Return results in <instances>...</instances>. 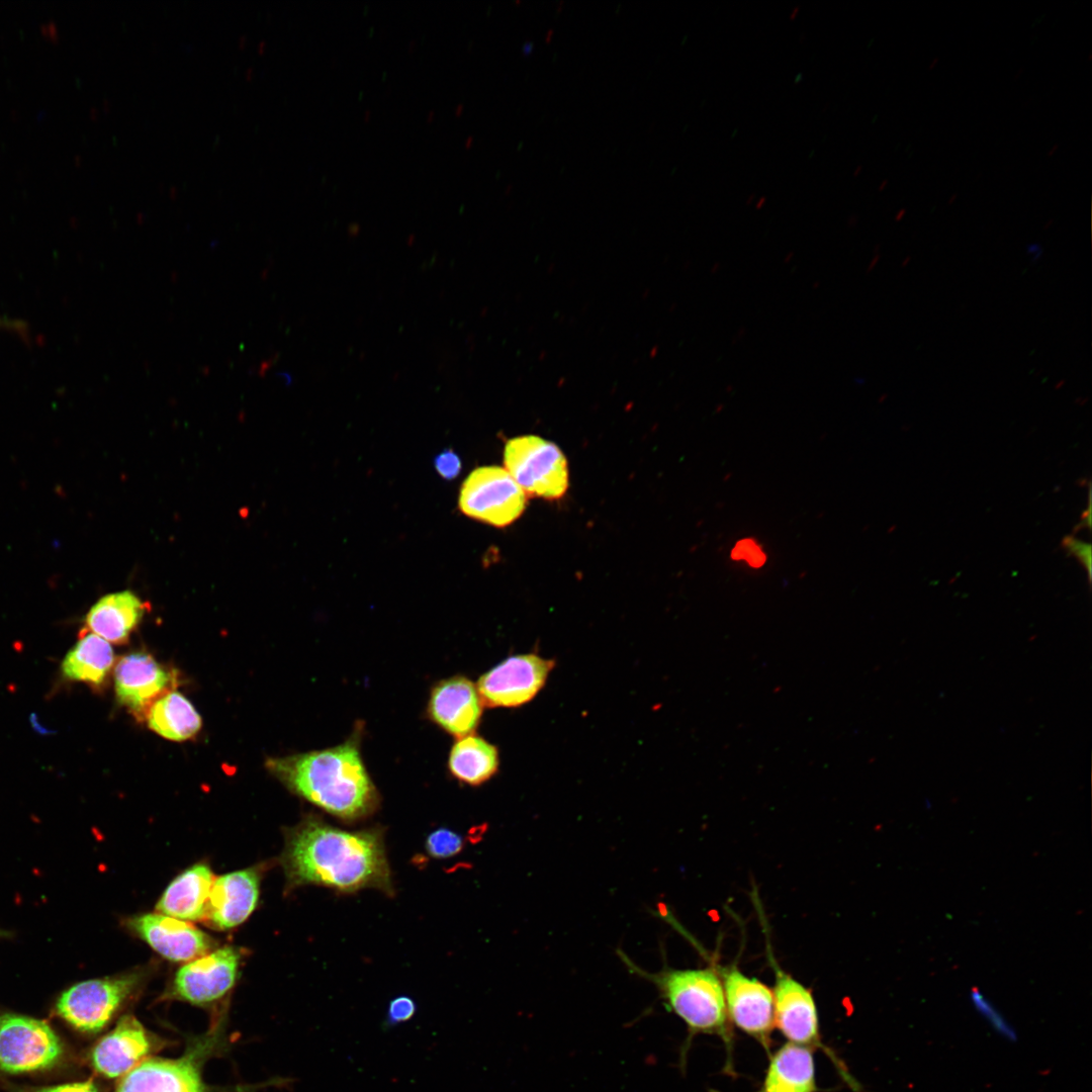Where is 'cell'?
Segmentation results:
<instances>
[{"label": "cell", "mask_w": 1092, "mask_h": 1092, "mask_svg": "<svg viewBox=\"0 0 1092 1092\" xmlns=\"http://www.w3.org/2000/svg\"><path fill=\"white\" fill-rule=\"evenodd\" d=\"M283 867L291 887L314 884L345 893L368 888L393 893L379 829L347 831L308 817L289 834Z\"/></svg>", "instance_id": "obj_1"}, {"label": "cell", "mask_w": 1092, "mask_h": 1092, "mask_svg": "<svg viewBox=\"0 0 1092 1092\" xmlns=\"http://www.w3.org/2000/svg\"><path fill=\"white\" fill-rule=\"evenodd\" d=\"M360 733L320 750L268 758L267 768L286 787L327 813L345 821L373 814L380 796L360 752Z\"/></svg>", "instance_id": "obj_2"}, {"label": "cell", "mask_w": 1092, "mask_h": 1092, "mask_svg": "<svg viewBox=\"0 0 1092 1092\" xmlns=\"http://www.w3.org/2000/svg\"><path fill=\"white\" fill-rule=\"evenodd\" d=\"M623 959L630 971L657 988L665 1007L686 1024L689 1035L681 1052V1062H685L692 1037L698 1034L719 1036L731 1054V1023L722 981L714 971L663 969L658 973H647L625 956Z\"/></svg>", "instance_id": "obj_3"}, {"label": "cell", "mask_w": 1092, "mask_h": 1092, "mask_svg": "<svg viewBox=\"0 0 1092 1092\" xmlns=\"http://www.w3.org/2000/svg\"><path fill=\"white\" fill-rule=\"evenodd\" d=\"M224 1023V1018H216L180 1057L146 1059L119 1079L114 1092H210L203 1068L226 1044Z\"/></svg>", "instance_id": "obj_4"}, {"label": "cell", "mask_w": 1092, "mask_h": 1092, "mask_svg": "<svg viewBox=\"0 0 1092 1092\" xmlns=\"http://www.w3.org/2000/svg\"><path fill=\"white\" fill-rule=\"evenodd\" d=\"M139 973L79 982L57 999L56 1014L85 1034H96L109 1024L142 984Z\"/></svg>", "instance_id": "obj_5"}, {"label": "cell", "mask_w": 1092, "mask_h": 1092, "mask_svg": "<svg viewBox=\"0 0 1092 1092\" xmlns=\"http://www.w3.org/2000/svg\"><path fill=\"white\" fill-rule=\"evenodd\" d=\"M65 1055L62 1039L48 1022L16 1013L0 1014V1071H49L59 1066Z\"/></svg>", "instance_id": "obj_6"}, {"label": "cell", "mask_w": 1092, "mask_h": 1092, "mask_svg": "<svg viewBox=\"0 0 1092 1092\" xmlns=\"http://www.w3.org/2000/svg\"><path fill=\"white\" fill-rule=\"evenodd\" d=\"M504 464L526 495L558 499L567 490L566 458L558 446L541 437L528 435L509 440Z\"/></svg>", "instance_id": "obj_7"}, {"label": "cell", "mask_w": 1092, "mask_h": 1092, "mask_svg": "<svg viewBox=\"0 0 1092 1092\" xmlns=\"http://www.w3.org/2000/svg\"><path fill=\"white\" fill-rule=\"evenodd\" d=\"M526 503V493L499 466L475 468L463 481L458 497L465 516L500 528L520 518Z\"/></svg>", "instance_id": "obj_8"}, {"label": "cell", "mask_w": 1092, "mask_h": 1092, "mask_svg": "<svg viewBox=\"0 0 1092 1092\" xmlns=\"http://www.w3.org/2000/svg\"><path fill=\"white\" fill-rule=\"evenodd\" d=\"M775 1003V1027L789 1040L809 1048L821 1049L840 1070L843 1078L856 1092L859 1084L839 1065L834 1054L822 1042L816 1003L811 991L790 975L778 972L772 990Z\"/></svg>", "instance_id": "obj_9"}, {"label": "cell", "mask_w": 1092, "mask_h": 1092, "mask_svg": "<svg viewBox=\"0 0 1092 1092\" xmlns=\"http://www.w3.org/2000/svg\"><path fill=\"white\" fill-rule=\"evenodd\" d=\"M553 667V660L534 653L513 655L483 673L476 687L484 706L515 708L534 699Z\"/></svg>", "instance_id": "obj_10"}, {"label": "cell", "mask_w": 1092, "mask_h": 1092, "mask_svg": "<svg viewBox=\"0 0 1092 1092\" xmlns=\"http://www.w3.org/2000/svg\"><path fill=\"white\" fill-rule=\"evenodd\" d=\"M163 1045L135 1016L125 1014L91 1048L88 1061L97 1075L120 1079Z\"/></svg>", "instance_id": "obj_11"}, {"label": "cell", "mask_w": 1092, "mask_h": 1092, "mask_svg": "<svg viewBox=\"0 0 1092 1092\" xmlns=\"http://www.w3.org/2000/svg\"><path fill=\"white\" fill-rule=\"evenodd\" d=\"M721 981L730 1023L769 1051L775 1028L772 990L737 969L725 971Z\"/></svg>", "instance_id": "obj_12"}, {"label": "cell", "mask_w": 1092, "mask_h": 1092, "mask_svg": "<svg viewBox=\"0 0 1092 1092\" xmlns=\"http://www.w3.org/2000/svg\"><path fill=\"white\" fill-rule=\"evenodd\" d=\"M239 964V953L230 946L197 958L178 970L167 996L199 1006L214 1003L234 987Z\"/></svg>", "instance_id": "obj_13"}, {"label": "cell", "mask_w": 1092, "mask_h": 1092, "mask_svg": "<svg viewBox=\"0 0 1092 1092\" xmlns=\"http://www.w3.org/2000/svg\"><path fill=\"white\" fill-rule=\"evenodd\" d=\"M173 671L146 652L122 656L114 668L118 702L138 718L146 717L153 704L176 685Z\"/></svg>", "instance_id": "obj_14"}, {"label": "cell", "mask_w": 1092, "mask_h": 1092, "mask_svg": "<svg viewBox=\"0 0 1092 1092\" xmlns=\"http://www.w3.org/2000/svg\"><path fill=\"white\" fill-rule=\"evenodd\" d=\"M482 707L477 687L459 674L432 687L426 714L446 733L461 738L475 731L481 719Z\"/></svg>", "instance_id": "obj_15"}, {"label": "cell", "mask_w": 1092, "mask_h": 1092, "mask_svg": "<svg viewBox=\"0 0 1092 1092\" xmlns=\"http://www.w3.org/2000/svg\"><path fill=\"white\" fill-rule=\"evenodd\" d=\"M129 927L158 953L173 962H189L206 954L213 941L190 923L164 914H144Z\"/></svg>", "instance_id": "obj_16"}, {"label": "cell", "mask_w": 1092, "mask_h": 1092, "mask_svg": "<svg viewBox=\"0 0 1092 1092\" xmlns=\"http://www.w3.org/2000/svg\"><path fill=\"white\" fill-rule=\"evenodd\" d=\"M258 897L259 879L254 870L220 876L211 887L206 919L219 929L233 928L249 917Z\"/></svg>", "instance_id": "obj_17"}, {"label": "cell", "mask_w": 1092, "mask_h": 1092, "mask_svg": "<svg viewBox=\"0 0 1092 1092\" xmlns=\"http://www.w3.org/2000/svg\"><path fill=\"white\" fill-rule=\"evenodd\" d=\"M148 604L134 593L123 590L99 599L85 617V625L93 634L109 643L128 641L145 615Z\"/></svg>", "instance_id": "obj_18"}, {"label": "cell", "mask_w": 1092, "mask_h": 1092, "mask_svg": "<svg viewBox=\"0 0 1092 1092\" xmlns=\"http://www.w3.org/2000/svg\"><path fill=\"white\" fill-rule=\"evenodd\" d=\"M213 881L207 866H193L172 881L156 908L161 914L180 920L206 919Z\"/></svg>", "instance_id": "obj_19"}, {"label": "cell", "mask_w": 1092, "mask_h": 1092, "mask_svg": "<svg viewBox=\"0 0 1092 1092\" xmlns=\"http://www.w3.org/2000/svg\"><path fill=\"white\" fill-rule=\"evenodd\" d=\"M816 1090L813 1050L787 1042L770 1056L762 1086L757 1092H816Z\"/></svg>", "instance_id": "obj_20"}, {"label": "cell", "mask_w": 1092, "mask_h": 1092, "mask_svg": "<svg viewBox=\"0 0 1092 1092\" xmlns=\"http://www.w3.org/2000/svg\"><path fill=\"white\" fill-rule=\"evenodd\" d=\"M498 763L497 748L482 737L470 734L454 742L447 766L459 783L480 786L496 774Z\"/></svg>", "instance_id": "obj_21"}, {"label": "cell", "mask_w": 1092, "mask_h": 1092, "mask_svg": "<svg viewBox=\"0 0 1092 1092\" xmlns=\"http://www.w3.org/2000/svg\"><path fill=\"white\" fill-rule=\"evenodd\" d=\"M114 663L110 643L93 633L83 634L62 662L64 676L71 680L100 686Z\"/></svg>", "instance_id": "obj_22"}, {"label": "cell", "mask_w": 1092, "mask_h": 1092, "mask_svg": "<svg viewBox=\"0 0 1092 1092\" xmlns=\"http://www.w3.org/2000/svg\"><path fill=\"white\" fill-rule=\"evenodd\" d=\"M148 726L172 741H185L201 729L202 720L191 702L171 691L156 701L146 716Z\"/></svg>", "instance_id": "obj_23"}, {"label": "cell", "mask_w": 1092, "mask_h": 1092, "mask_svg": "<svg viewBox=\"0 0 1092 1092\" xmlns=\"http://www.w3.org/2000/svg\"><path fill=\"white\" fill-rule=\"evenodd\" d=\"M463 845V837L446 827H440L431 832L425 842L426 851L433 858L455 856L462 850Z\"/></svg>", "instance_id": "obj_24"}, {"label": "cell", "mask_w": 1092, "mask_h": 1092, "mask_svg": "<svg viewBox=\"0 0 1092 1092\" xmlns=\"http://www.w3.org/2000/svg\"><path fill=\"white\" fill-rule=\"evenodd\" d=\"M971 1000L975 1008L980 1012L990 1023V1025L1001 1035L1009 1040L1016 1039L1015 1030L1004 1019L1002 1014L995 1009L993 1004L986 999L980 990L974 988L971 993Z\"/></svg>", "instance_id": "obj_25"}, {"label": "cell", "mask_w": 1092, "mask_h": 1092, "mask_svg": "<svg viewBox=\"0 0 1092 1092\" xmlns=\"http://www.w3.org/2000/svg\"><path fill=\"white\" fill-rule=\"evenodd\" d=\"M416 1011L417 1004L413 998L406 995L394 997L388 1004L384 1027L390 1028L410 1020Z\"/></svg>", "instance_id": "obj_26"}, {"label": "cell", "mask_w": 1092, "mask_h": 1092, "mask_svg": "<svg viewBox=\"0 0 1092 1092\" xmlns=\"http://www.w3.org/2000/svg\"><path fill=\"white\" fill-rule=\"evenodd\" d=\"M731 558L736 561H745L753 568L761 567L766 561V555L760 545L748 538L735 543L731 551Z\"/></svg>", "instance_id": "obj_27"}, {"label": "cell", "mask_w": 1092, "mask_h": 1092, "mask_svg": "<svg viewBox=\"0 0 1092 1092\" xmlns=\"http://www.w3.org/2000/svg\"><path fill=\"white\" fill-rule=\"evenodd\" d=\"M10 1092H99V1089L92 1079H87L54 1086H11Z\"/></svg>", "instance_id": "obj_28"}, {"label": "cell", "mask_w": 1092, "mask_h": 1092, "mask_svg": "<svg viewBox=\"0 0 1092 1092\" xmlns=\"http://www.w3.org/2000/svg\"><path fill=\"white\" fill-rule=\"evenodd\" d=\"M434 465L438 474L448 480L457 477L461 470V460L453 450H444L436 455Z\"/></svg>", "instance_id": "obj_29"}, {"label": "cell", "mask_w": 1092, "mask_h": 1092, "mask_svg": "<svg viewBox=\"0 0 1092 1092\" xmlns=\"http://www.w3.org/2000/svg\"><path fill=\"white\" fill-rule=\"evenodd\" d=\"M1063 547L1074 555L1087 569L1088 575L1091 573V547L1090 544H1086L1072 536H1067L1063 540Z\"/></svg>", "instance_id": "obj_30"}, {"label": "cell", "mask_w": 1092, "mask_h": 1092, "mask_svg": "<svg viewBox=\"0 0 1092 1092\" xmlns=\"http://www.w3.org/2000/svg\"><path fill=\"white\" fill-rule=\"evenodd\" d=\"M0 328L12 329L20 332H24V326L17 321H11L6 317H0Z\"/></svg>", "instance_id": "obj_31"}, {"label": "cell", "mask_w": 1092, "mask_h": 1092, "mask_svg": "<svg viewBox=\"0 0 1092 1092\" xmlns=\"http://www.w3.org/2000/svg\"><path fill=\"white\" fill-rule=\"evenodd\" d=\"M1027 251L1031 255L1032 262H1036L1042 254L1041 247L1038 244L1029 245Z\"/></svg>", "instance_id": "obj_32"}, {"label": "cell", "mask_w": 1092, "mask_h": 1092, "mask_svg": "<svg viewBox=\"0 0 1092 1092\" xmlns=\"http://www.w3.org/2000/svg\"><path fill=\"white\" fill-rule=\"evenodd\" d=\"M905 214H906V208H901L900 210H898V212L895 214V217H894L895 221H900L904 217Z\"/></svg>", "instance_id": "obj_33"}, {"label": "cell", "mask_w": 1092, "mask_h": 1092, "mask_svg": "<svg viewBox=\"0 0 1092 1092\" xmlns=\"http://www.w3.org/2000/svg\"><path fill=\"white\" fill-rule=\"evenodd\" d=\"M799 11H800L799 6L794 7L792 12L790 13V16H789L790 20H795L798 13H799Z\"/></svg>", "instance_id": "obj_34"}, {"label": "cell", "mask_w": 1092, "mask_h": 1092, "mask_svg": "<svg viewBox=\"0 0 1092 1092\" xmlns=\"http://www.w3.org/2000/svg\"><path fill=\"white\" fill-rule=\"evenodd\" d=\"M888 184H889V180H888V179H884V180H882V182L880 183V185H879V187H878V190H879L880 192L884 191V190L886 189V187L888 186Z\"/></svg>", "instance_id": "obj_35"}, {"label": "cell", "mask_w": 1092, "mask_h": 1092, "mask_svg": "<svg viewBox=\"0 0 1092 1092\" xmlns=\"http://www.w3.org/2000/svg\"><path fill=\"white\" fill-rule=\"evenodd\" d=\"M879 259H880V255L878 254V255H876V256H875V258H874V259L872 260V262H871V264H870V266H869V269H868V271H869V272H870L871 270H873V269H874V267H875V266H876V264L878 263Z\"/></svg>", "instance_id": "obj_36"}, {"label": "cell", "mask_w": 1092, "mask_h": 1092, "mask_svg": "<svg viewBox=\"0 0 1092 1092\" xmlns=\"http://www.w3.org/2000/svg\"><path fill=\"white\" fill-rule=\"evenodd\" d=\"M765 202H766V198L764 196H761L756 202V208L757 209L761 208L764 205Z\"/></svg>", "instance_id": "obj_37"}, {"label": "cell", "mask_w": 1092, "mask_h": 1092, "mask_svg": "<svg viewBox=\"0 0 1092 1092\" xmlns=\"http://www.w3.org/2000/svg\"><path fill=\"white\" fill-rule=\"evenodd\" d=\"M938 62H939V58H937V57H936V58H934V59L932 60V62H931V63L929 64V66H928V69H929V70H932V69H934V68L936 67V65L938 64Z\"/></svg>", "instance_id": "obj_38"}, {"label": "cell", "mask_w": 1092, "mask_h": 1092, "mask_svg": "<svg viewBox=\"0 0 1092 1092\" xmlns=\"http://www.w3.org/2000/svg\"><path fill=\"white\" fill-rule=\"evenodd\" d=\"M1058 148H1059V145H1058V144L1054 145V146H1053V147H1052V148H1051V149L1049 150V152H1048V154H1046V155H1048L1049 157L1053 156V155H1054V153H1055V152H1056V151L1058 150Z\"/></svg>", "instance_id": "obj_39"}, {"label": "cell", "mask_w": 1092, "mask_h": 1092, "mask_svg": "<svg viewBox=\"0 0 1092 1092\" xmlns=\"http://www.w3.org/2000/svg\"><path fill=\"white\" fill-rule=\"evenodd\" d=\"M910 261H911V256H909V255L906 256L903 259L902 263H901V267H906L910 263Z\"/></svg>", "instance_id": "obj_40"}, {"label": "cell", "mask_w": 1092, "mask_h": 1092, "mask_svg": "<svg viewBox=\"0 0 1092 1092\" xmlns=\"http://www.w3.org/2000/svg\"><path fill=\"white\" fill-rule=\"evenodd\" d=\"M861 171H862V166H861V165H858V166H857V167H856V168L854 169V171H853V177H857V176H859V174L861 173Z\"/></svg>", "instance_id": "obj_41"}, {"label": "cell", "mask_w": 1092, "mask_h": 1092, "mask_svg": "<svg viewBox=\"0 0 1092 1092\" xmlns=\"http://www.w3.org/2000/svg\"><path fill=\"white\" fill-rule=\"evenodd\" d=\"M1054 222H1055L1054 218H1050V219H1049V220H1048V221H1046V222L1044 223V225H1043V230H1048V229H1050V228H1051V226H1052V225L1054 224Z\"/></svg>", "instance_id": "obj_42"}, {"label": "cell", "mask_w": 1092, "mask_h": 1092, "mask_svg": "<svg viewBox=\"0 0 1092 1092\" xmlns=\"http://www.w3.org/2000/svg\"><path fill=\"white\" fill-rule=\"evenodd\" d=\"M957 198H958V194H957V193L952 194V195H951V196L949 197V199H948L947 203H948L949 205H950V204H952V203H953V202H954V201L957 200Z\"/></svg>", "instance_id": "obj_43"}, {"label": "cell", "mask_w": 1092, "mask_h": 1092, "mask_svg": "<svg viewBox=\"0 0 1092 1092\" xmlns=\"http://www.w3.org/2000/svg\"><path fill=\"white\" fill-rule=\"evenodd\" d=\"M1064 384H1065V379H1062L1059 382H1057V384L1055 385V388L1060 389Z\"/></svg>", "instance_id": "obj_44"}, {"label": "cell", "mask_w": 1092, "mask_h": 1092, "mask_svg": "<svg viewBox=\"0 0 1092 1092\" xmlns=\"http://www.w3.org/2000/svg\"><path fill=\"white\" fill-rule=\"evenodd\" d=\"M849 219H850L851 223H853V224H854V223H856V222H857V220H858V217H857L856 215H852V216H851V217H850ZM853 224H852V225H853Z\"/></svg>", "instance_id": "obj_45"}, {"label": "cell", "mask_w": 1092, "mask_h": 1092, "mask_svg": "<svg viewBox=\"0 0 1092 1092\" xmlns=\"http://www.w3.org/2000/svg\"><path fill=\"white\" fill-rule=\"evenodd\" d=\"M753 199H754V194H750L747 201H746L747 204H749Z\"/></svg>", "instance_id": "obj_46"}, {"label": "cell", "mask_w": 1092, "mask_h": 1092, "mask_svg": "<svg viewBox=\"0 0 1092 1092\" xmlns=\"http://www.w3.org/2000/svg\"><path fill=\"white\" fill-rule=\"evenodd\" d=\"M1022 71H1023V68H1020V70L1017 71V74H1016L1015 78H1018V76L1021 75Z\"/></svg>", "instance_id": "obj_47"}, {"label": "cell", "mask_w": 1092, "mask_h": 1092, "mask_svg": "<svg viewBox=\"0 0 1092 1092\" xmlns=\"http://www.w3.org/2000/svg\"><path fill=\"white\" fill-rule=\"evenodd\" d=\"M8 934H9L8 932L0 931V936H7Z\"/></svg>", "instance_id": "obj_48"}, {"label": "cell", "mask_w": 1092, "mask_h": 1092, "mask_svg": "<svg viewBox=\"0 0 1092 1092\" xmlns=\"http://www.w3.org/2000/svg\"><path fill=\"white\" fill-rule=\"evenodd\" d=\"M1092 59V54H1089L1088 61Z\"/></svg>", "instance_id": "obj_49"}]
</instances>
